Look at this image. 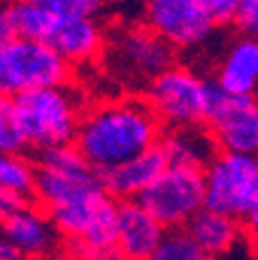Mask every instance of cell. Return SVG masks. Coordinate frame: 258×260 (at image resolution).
I'll return each mask as SVG.
<instances>
[{"label": "cell", "mask_w": 258, "mask_h": 260, "mask_svg": "<svg viewBox=\"0 0 258 260\" xmlns=\"http://www.w3.org/2000/svg\"><path fill=\"white\" fill-rule=\"evenodd\" d=\"M68 260H119V258H102V255H68Z\"/></svg>", "instance_id": "obj_28"}, {"label": "cell", "mask_w": 258, "mask_h": 260, "mask_svg": "<svg viewBox=\"0 0 258 260\" xmlns=\"http://www.w3.org/2000/svg\"><path fill=\"white\" fill-rule=\"evenodd\" d=\"M28 205H33V200H26V198L14 195V193H7V190H0V214H3V218L21 211Z\"/></svg>", "instance_id": "obj_26"}, {"label": "cell", "mask_w": 258, "mask_h": 260, "mask_svg": "<svg viewBox=\"0 0 258 260\" xmlns=\"http://www.w3.org/2000/svg\"><path fill=\"white\" fill-rule=\"evenodd\" d=\"M207 209L242 221L258 195V158L223 153L205 170Z\"/></svg>", "instance_id": "obj_9"}, {"label": "cell", "mask_w": 258, "mask_h": 260, "mask_svg": "<svg viewBox=\"0 0 258 260\" xmlns=\"http://www.w3.org/2000/svg\"><path fill=\"white\" fill-rule=\"evenodd\" d=\"M49 44L70 65H86L105 54L107 40L98 19L70 16V19H59Z\"/></svg>", "instance_id": "obj_16"}, {"label": "cell", "mask_w": 258, "mask_h": 260, "mask_svg": "<svg viewBox=\"0 0 258 260\" xmlns=\"http://www.w3.org/2000/svg\"><path fill=\"white\" fill-rule=\"evenodd\" d=\"M207 128L223 153L258 158V98L231 95Z\"/></svg>", "instance_id": "obj_12"}, {"label": "cell", "mask_w": 258, "mask_h": 260, "mask_svg": "<svg viewBox=\"0 0 258 260\" xmlns=\"http://www.w3.org/2000/svg\"><path fill=\"white\" fill-rule=\"evenodd\" d=\"M72 65L49 42L12 40L0 44V91L16 98L31 91L68 86Z\"/></svg>", "instance_id": "obj_4"}, {"label": "cell", "mask_w": 258, "mask_h": 260, "mask_svg": "<svg viewBox=\"0 0 258 260\" xmlns=\"http://www.w3.org/2000/svg\"><path fill=\"white\" fill-rule=\"evenodd\" d=\"M167 165V158L163 153L161 146H154L151 151L142 153V156L133 158V160L117 165V168L102 170L98 172L100 186L107 195H112L114 200H140V195L149 188L158 177H161Z\"/></svg>", "instance_id": "obj_14"}, {"label": "cell", "mask_w": 258, "mask_h": 260, "mask_svg": "<svg viewBox=\"0 0 258 260\" xmlns=\"http://www.w3.org/2000/svg\"><path fill=\"white\" fill-rule=\"evenodd\" d=\"M240 223H242V233L249 237V242L253 246H258V195H256V200H253L251 209L247 211V216Z\"/></svg>", "instance_id": "obj_27"}, {"label": "cell", "mask_w": 258, "mask_h": 260, "mask_svg": "<svg viewBox=\"0 0 258 260\" xmlns=\"http://www.w3.org/2000/svg\"><path fill=\"white\" fill-rule=\"evenodd\" d=\"M28 149V140L23 135L21 121L16 116L14 98L3 95L0 100V151L3 156H19Z\"/></svg>", "instance_id": "obj_22"}, {"label": "cell", "mask_w": 258, "mask_h": 260, "mask_svg": "<svg viewBox=\"0 0 258 260\" xmlns=\"http://www.w3.org/2000/svg\"><path fill=\"white\" fill-rule=\"evenodd\" d=\"M214 79L237 98H258V40L242 38L233 40L216 68Z\"/></svg>", "instance_id": "obj_17"}, {"label": "cell", "mask_w": 258, "mask_h": 260, "mask_svg": "<svg viewBox=\"0 0 258 260\" xmlns=\"http://www.w3.org/2000/svg\"><path fill=\"white\" fill-rule=\"evenodd\" d=\"M242 0H205V7L210 12L214 26H235Z\"/></svg>", "instance_id": "obj_24"}, {"label": "cell", "mask_w": 258, "mask_h": 260, "mask_svg": "<svg viewBox=\"0 0 258 260\" xmlns=\"http://www.w3.org/2000/svg\"><path fill=\"white\" fill-rule=\"evenodd\" d=\"M186 230L198 242L200 249L207 251L212 258H219L235 246V242L242 235V223L233 216H226V214H219V211H212L205 207L186 225Z\"/></svg>", "instance_id": "obj_19"}, {"label": "cell", "mask_w": 258, "mask_h": 260, "mask_svg": "<svg viewBox=\"0 0 258 260\" xmlns=\"http://www.w3.org/2000/svg\"><path fill=\"white\" fill-rule=\"evenodd\" d=\"M235 26L242 35L258 40V0H242Z\"/></svg>", "instance_id": "obj_25"}, {"label": "cell", "mask_w": 258, "mask_h": 260, "mask_svg": "<svg viewBox=\"0 0 258 260\" xmlns=\"http://www.w3.org/2000/svg\"><path fill=\"white\" fill-rule=\"evenodd\" d=\"M205 84L207 77L175 63L147 84L145 100L165 130L205 125Z\"/></svg>", "instance_id": "obj_7"}, {"label": "cell", "mask_w": 258, "mask_h": 260, "mask_svg": "<svg viewBox=\"0 0 258 260\" xmlns=\"http://www.w3.org/2000/svg\"><path fill=\"white\" fill-rule=\"evenodd\" d=\"M59 16L33 0H5L0 12V44L12 40L49 42Z\"/></svg>", "instance_id": "obj_18"}, {"label": "cell", "mask_w": 258, "mask_h": 260, "mask_svg": "<svg viewBox=\"0 0 258 260\" xmlns=\"http://www.w3.org/2000/svg\"><path fill=\"white\" fill-rule=\"evenodd\" d=\"M145 21L175 49L200 47L216 28L205 0H147Z\"/></svg>", "instance_id": "obj_10"}, {"label": "cell", "mask_w": 258, "mask_h": 260, "mask_svg": "<svg viewBox=\"0 0 258 260\" xmlns=\"http://www.w3.org/2000/svg\"><path fill=\"white\" fill-rule=\"evenodd\" d=\"M102 56L109 72L121 77L126 84H149L175 65V47L147 23L121 28L117 35H112Z\"/></svg>", "instance_id": "obj_6"}, {"label": "cell", "mask_w": 258, "mask_h": 260, "mask_svg": "<svg viewBox=\"0 0 258 260\" xmlns=\"http://www.w3.org/2000/svg\"><path fill=\"white\" fill-rule=\"evenodd\" d=\"M165 125L145 98L126 95L86 107L75 146L96 172L117 168L161 144Z\"/></svg>", "instance_id": "obj_1"}, {"label": "cell", "mask_w": 258, "mask_h": 260, "mask_svg": "<svg viewBox=\"0 0 258 260\" xmlns=\"http://www.w3.org/2000/svg\"><path fill=\"white\" fill-rule=\"evenodd\" d=\"M38 188L35 202L44 211H54L86 193L102 188L98 172L75 144L47 149L35 156Z\"/></svg>", "instance_id": "obj_5"}, {"label": "cell", "mask_w": 258, "mask_h": 260, "mask_svg": "<svg viewBox=\"0 0 258 260\" xmlns=\"http://www.w3.org/2000/svg\"><path fill=\"white\" fill-rule=\"evenodd\" d=\"M158 146L165 153L170 168L195 170V172H205L221 153L219 144L207 125L170 128L163 133V140Z\"/></svg>", "instance_id": "obj_15"}, {"label": "cell", "mask_w": 258, "mask_h": 260, "mask_svg": "<svg viewBox=\"0 0 258 260\" xmlns=\"http://www.w3.org/2000/svg\"><path fill=\"white\" fill-rule=\"evenodd\" d=\"M140 202L165 230H182L207 207L205 172L167 168L140 195Z\"/></svg>", "instance_id": "obj_8"}, {"label": "cell", "mask_w": 258, "mask_h": 260, "mask_svg": "<svg viewBox=\"0 0 258 260\" xmlns=\"http://www.w3.org/2000/svg\"><path fill=\"white\" fill-rule=\"evenodd\" d=\"M3 242L12 244L26 260H49L61 249L63 237L49 211L33 202L3 218Z\"/></svg>", "instance_id": "obj_11"}, {"label": "cell", "mask_w": 258, "mask_h": 260, "mask_svg": "<svg viewBox=\"0 0 258 260\" xmlns=\"http://www.w3.org/2000/svg\"><path fill=\"white\" fill-rule=\"evenodd\" d=\"M165 228L142 207L140 200L119 202L117 221V258L149 260L165 237Z\"/></svg>", "instance_id": "obj_13"}, {"label": "cell", "mask_w": 258, "mask_h": 260, "mask_svg": "<svg viewBox=\"0 0 258 260\" xmlns=\"http://www.w3.org/2000/svg\"><path fill=\"white\" fill-rule=\"evenodd\" d=\"M49 10L59 19H70V16H89L96 19L105 10V0H33Z\"/></svg>", "instance_id": "obj_23"}, {"label": "cell", "mask_w": 258, "mask_h": 260, "mask_svg": "<svg viewBox=\"0 0 258 260\" xmlns=\"http://www.w3.org/2000/svg\"><path fill=\"white\" fill-rule=\"evenodd\" d=\"M70 255L117 258L119 200L102 188L49 211Z\"/></svg>", "instance_id": "obj_3"}, {"label": "cell", "mask_w": 258, "mask_h": 260, "mask_svg": "<svg viewBox=\"0 0 258 260\" xmlns=\"http://www.w3.org/2000/svg\"><path fill=\"white\" fill-rule=\"evenodd\" d=\"M149 260H214L207 251L198 246L186 228L182 230H167L158 249L154 251Z\"/></svg>", "instance_id": "obj_21"}, {"label": "cell", "mask_w": 258, "mask_h": 260, "mask_svg": "<svg viewBox=\"0 0 258 260\" xmlns=\"http://www.w3.org/2000/svg\"><path fill=\"white\" fill-rule=\"evenodd\" d=\"M38 188V162L26 153L0 158V190L35 200Z\"/></svg>", "instance_id": "obj_20"}, {"label": "cell", "mask_w": 258, "mask_h": 260, "mask_svg": "<svg viewBox=\"0 0 258 260\" xmlns=\"http://www.w3.org/2000/svg\"><path fill=\"white\" fill-rule=\"evenodd\" d=\"M14 109L28 140V149L40 153L56 146L75 144L86 103L79 88L68 84L16 95Z\"/></svg>", "instance_id": "obj_2"}]
</instances>
